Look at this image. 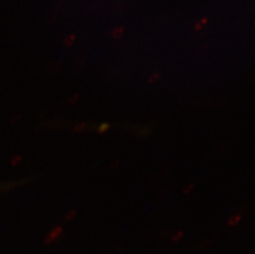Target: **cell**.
<instances>
[{
    "instance_id": "cell-1",
    "label": "cell",
    "mask_w": 255,
    "mask_h": 254,
    "mask_svg": "<svg viewBox=\"0 0 255 254\" xmlns=\"http://www.w3.org/2000/svg\"><path fill=\"white\" fill-rule=\"evenodd\" d=\"M109 128H110V125H109V123H104V124H102L99 128V133H105V132L108 131L109 130Z\"/></svg>"
},
{
    "instance_id": "cell-2",
    "label": "cell",
    "mask_w": 255,
    "mask_h": 254,
    "mask_svg": "<svg viewBox=\"0 0 255 254\" xmlns=\"http://www.w3.org/2000/svg\"><path fill=\"white\" fill-rule=\"evenodd\" d=\"M241 216H234L233 218L231 219V221H230V224L232 225V224L238 223L239 221H240V220H241Z\"/></svg>"
},
{
    "instance_id": "cell-3",
    "label": "cell",
    "mask_w": 255,
    "mask_h": 254,
    "mask_svg": "<svg viewBox=\"0 0 255 254\" xmlns=\"http://www.w3.org/2000/svg\"><path fill=\"white\" fill-rule=\"evenodd\" d=\"M3 188V186H0V190L2 189Z\"/></svg>"
}]
</instances>
